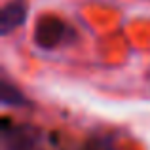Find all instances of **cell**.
Returning <instances> with one entry per match:
<instances>
[{"mask_svg": "<svg viewBox=\"0 0 150 150\" xmlns=\"http://www.w3.org/2000/svg\"><path fill=\"white\" fill-rule=\"evenodd\" d=\"M34 44L42 50H55L76 38L74 29L55 15H42L34 25Z\"/></svg>", "mask_w": 150, "mask_h": 150, "instance_id": "cell-1", "label": "cell"}, {"mask_svg": "<svg viewBox=\"0 0 150 150\" xmlns=\"http://www.w3.org/2000/svg\"><path fill=\"white\" fill-rule=\"evenodd\" d=\"M4 150H42V131L29 124L8 125L2 131Z\"/></svg>", "mask_w": 150, "mask_h": 150, "instance_id": "cell-2", "label": "cell"}, {"mask_svg": "<svg viewBox=\"0 0 150 150\" xmlns=\"http://www.w3.org/2000/svg\"><path fill=\"white\" fill-rule=\"evenodd\" d=\"M27 19V2L25 0H10L0 13V33L6 36L13 29L21 27Z\"/></svg>", "mask_w": 150, "mask_h": 150, "instance_id": "cell-3", "label": "cell"}, {"mask_svg": "<svg viewBox=\"0 0 150 150\" xmlns=\"http://www.w3.org/2000/svg\"><path fill=\"white\" fill-rule=\"evenodd\" d=\"M0 95H2V103L8 106H25L27 105V97L15 88L13 84L2 80V86H0Z\"/></svg>", "mask_w": 150, "mask_h": 150, "instance_id": "cell-4", "label": "cell"}]
</instances>
